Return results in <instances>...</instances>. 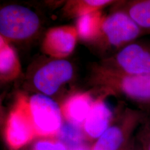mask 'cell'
I'll return each mask as SVG.
<instances>
[{
  "label": "cell",
  "instance_id": "cell-8",
  "mask_svg": "<svg viewBox=\"0 0 150 150\" xmlns=\"http://www.w3.org/2000/svg\"><path fill=\"white\" fill-rule=\"evenodd\" d=\"M73 67L67 61L57 59L45 64L33 78L35 87L43 95H52L60 86L71 79Z\"/></svg>",
  "mask_w": 150,
  "mask_h": 150
},
{
  "label": "cell",
  "instance_id": "cell-5",
  "mask_svg": "<svg viewBox=\"0 0 150 150\" xmlns=\"http://www.w3.org/2000/svg\"><path fill=\"white\" fill-rule=\"evenodd\" d=\"M40 26L38 15L26 7L11 5L0 11V32L3 38L21 40L30 38Z\"/></svg>",
  "mask_w": 150,
  "mask_h": 150
},
{
  "label": "cell",
  "instance_id": "cell-14",
  "mask_svg": "<svg viewBox=\"0 0 150 150\" xmlns=\"http://www.w3.org/2000/svg\"><path fill=\"white\" fill-rule=\"evenodd\" d=\"M0 48L1 77L6 80L14 78L20 71V64L16 53L2 36H1Z\"/></svg>",
  "mask_w": 150,
  "mask_h": 150
},
{
  "label": "cell",
  "instance_id": "cell-10",
  "mask_svg": "<svg viewBox=\"0 0 150 150\" xmlns=\"http://www.w3.org/2000/svg\"><path fill=\"white\" fill-rule=\"evenodd\" d=\"M115 115L105 102V96L99 97L93 102L83 124L86 136L91 139H98L111 125Z\"/></svg>",
  "mask_w": 150,
  "mask_h": 150
},
{
  "label": "cell",
  "instance_id": "cell-1",
  "mask_svg": "<svg viewBox=\"0 0 150 150\" xmlns=\"http://www.w3.org/2000/svg\"><path fill=\"white\" fill-rule=\"evenodd\" d=\"M96 81L108 94L120 93L150 118V74L118 75L98 67Z\"/></svg>",
  "mask_w": 150,
  "mask_h": 150
},
{
  "label": "cell",
  "instance_id": "cell-20",
  "mask_svg": "<svg viewBox=\"0 0 150 150\" xmlns=\"http://www.w3.org/2000/svg\"><path fill=\"white\" fill-rule=\"evenodd\" d=\"M136 142H137V141H136ZM135 150H142V149H141V147H140V146L138 144L137 142V144H136V149H135Z\"/></svg>",
  "mask_w": 150,
  "mask_h": 150
},
{
  "label": "cell",
  "instance_id": "cell-6",
  "mask_svg": "<svg viewBox=\"0 0 150 150\" xmlns=\"http://www.w3.org/2000/svg\"><path fill=\"white\" fill-rule=\"evenodd\" d=\"M37 136L29 100L20 97L12 110L6 126V141L11 150H17Z\"/></svg>",
  "mask_w": 150,
  "mask_h": 150
},
{
  "label": "cell",
  "instance_id": "cell-19",
  "mask_svg": "<svg viewBox=\"0 0 150 150\" xmlns=\"http://www.w3.org/2000/svg\"><path fill=\"white\" fill-rule=\"evenodd\" d=\"M70 150H91L88 146H87L86 145H81L75 146L74 147L71 148Z\"/></svg>",
  "mask_w": 150,
  "mask_h": 150
},
{
  "label": "cell",
  "instance_id": "cell-9",
  "mask_svg": "<svg viewBox=\"0 0 150 150\" xmlns=\"http://www.w3.org/2000/svg\"><path fill=\"white\" fill-rule=\"evenodd\" d=\"M77 30L70 26L56 27L48 31L43 43L44 51L57 58L69 55L75 48Z\"/></svg>",
  "mask_w": 150,
  "mask_h": 150
},
{
  "label": "cell",
  "instance_id": "cell-4",
  "mask_svg": "<svg viewBox=\"0 0 150 150\" xmlns=\"http://www.w3.org/2000/svg\"><path fill=\"white\" fill-rule=\"evenodd\" d=\"M103 70L118 75L150 74V44L135 41L103 61Z\"/></svg>",
  "mask_w": 150,
  "mask_h": 150
},
{
  "label": "cell",
  "instance_id": "cell-11",
  "mask_svg": "<svg viewBox=\"0 0 150 150\" xmlns=\"http://www.w3.org/2000/svg\"><path fill=\"white\" fill-rule=\"evenodd\" d=\"M93 101L88 93H77L66 101L62 112L68 122L81 127L84 124Z\"/></svg>",
  "mask_w": 150,
  "mask_h": 150
},
{
  "label": "cell",
  "instance_id": "cell-18",
  "mask_svg": "<svg viewBox=\"0 0 150 150\" xmlns=\"http://www.w3.org/2000/svg\"><path fill=\"white\" fill-rule=\"evenodd\" d=\"M136 144L137 142L134 136L132 139H130L127 143L124 145L120 150H135Z\"/></svg>",
  "mask_w": 150,
  "mask_h": 150
},
{
  "label": "cell",
  "instance_id": "cell-7",
  "mask_svg": "<svg viewBox=\"0 0 150 150\" xmlns=\"http://www.w3.org/2000/svg\"><path fill=\"white\" fill-rule=\"evenodd\" d=\"M29 103L37 136H57L62 125L61 111L57 103L40 93L33 95Z\"/></svg>",
  "mask_w": 150,
  "mask_h": 150
},
{
  "label": "cell",
  "instance_id": "cell-15",
  "mask_svg": "<svg viewBox=\"0 0 150 150\" xmlns=\"http://www.w3.org/2000/svg\"><path fill=\"white\" fill-rule=\"evenodd\" d=\"M110 0H90L79 1L70 2L67 11L71 14L80 17L94 11H100L103 7L114 3Z\"/></svg>",
  "mask_w": 150,
  "mask_h": 150
},
{
  "label": "cell",
  "instance_id": "cell-12",
  "mask_svg": "<svg viewBox=\"0 0 150 150\" xmlns=\"http://www.w3.org/2000/svg\"><path fill=\"white\" fill-rule=\"evenodd\" d=\"M120 10L126 12L144 33H150V0H134L125 2Z\"/></svg>",
  "mask_w": 150,
  "mask_h": 150
},
{
  "label": "cell",
  "instance_id": "cell-2",
  "mask_svg": "<svg viewBox=\"0 0 150 150\" xmlns=\"http://www.w3.org/2000/svg\"><path fill=\"white\" fill-rule=\"evenodd\" d=\"M144 34L126 12L119 10L104 17L95 41L103 53L118 51Z\"/></svg>",
  "mask_w": 150,
  "mask_h": 150
},
{
  "label": "cell",
  "instance_id": "cell-3",
  "mask_svg": "<svg viewBox=\"0 0 150 150\" xmlns=\"http://www.w3.org/2000/svg\"><path fill=\"white\" fill-rule=\"evenodd\" d=\"M150 118L136 108L126 107L115 115L112 122L96 139L91 150H120Z\"/></svg>",
  "mask_w": 150,
  "mask_h": 150
},
{
  "label": "cell",
  "instance_id": "cell-17",
  "mask_svg": "<svg viewBox=\"0 0 150 150\" xmlns=\"http://www.w3.org/2000/svg\"><path fill=\"white\" fill-rule=\"evenodd\" d=\"M33 150H67V149L65 145L61 142L43 140L37 142Z\"/></svg>",
  "mask_w": 150,
  "mask_h": 150
},
{
  "label": "cell",
  "instance_id": "cell-16",
  "mask_svg": "<svg viewBox=\"0 0 150 150\" xmlns=\"http://www.w3.org/2000/svg\"><path fill=\"white\" fill-rule=\"evenodd\" d=\"M57 136L70 149L81 145L84 139L81 127L68 122L62 124Z\"/></svg>",
  "mask_w": 150,
  "mask_h": 150
},
{
  "label": "cell",
  "instance_id": "cell-13",
  "mask_svg": "<svg viewBox=\"0 0 150 150\" xmlns=\"http://www.w3.org/2000/svg\"><path fill=\"white\" fill-rule=\"evenodd\" d=\"M103 18L100 11L79 17L77 27L78 35L85 40L95 41L100 31Z\"/></svg>",
  "mask_w": 150,
  "mask_h": 150
}]
</instances>
